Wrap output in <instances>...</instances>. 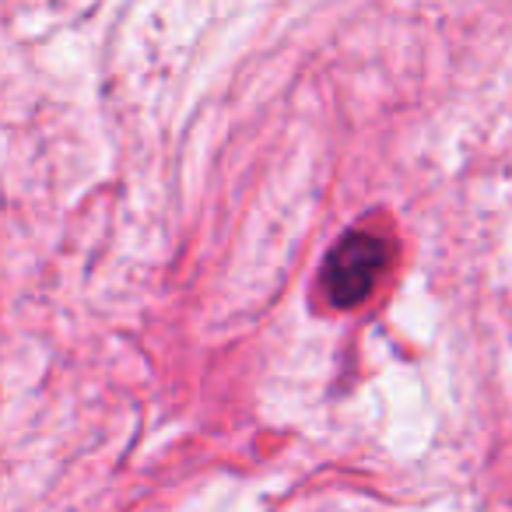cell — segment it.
Listing matches in <instances>:
<instances>
[{
  "label": "cell",
  "mask_w": 512,
  "mask_h": 512,
  "mask_svg": "<svg viewBox=\"0 0 512 512\" xmlns=\"http://www.w3.org/2000/svg\"><path fill=\"white\" fill-rule=\"evenodd\" d=\"M386 267H390V239L376 232L344 235L323 264V292L330 306L351 309L365 302Z\"/></svg>",
  "instance_id": "obj_1"
}]
</instances>
